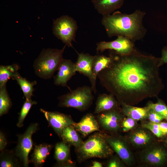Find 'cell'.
Wrapping results in <instances>:
<instances>
[{
  "instance_id": "cell-1",
  "label": "cell",
  "mask_w": 167,
  "mask_h": 167,
  "mask_svg": "<svg viewBox=\"0 0 167 167\" xmlns=\"http://www.w3.org/2000/svg\"><path fill=\"white\" fill-rule=\"evenodd\" d=\"M109 55L111 63L97 77L120 105H132L156 97L164 88L159 72L160 58L143 54L136 49L126 55L111 50Z\"/></svg>"
},
{
  "instance_id": "cell-2",
  "label": "cell",
  "mask_w": 167,
  "mask_h": 167,
  "mask_svg": "<svg viewBox=\"0 0 167 167\" xmlns=\"http://www.w3.org/2000/svg\"><path fill=\"white\" fill-rule=\"evenodd\" d=\"M145 14L139 10L130 14L115 11L103 16L101 23L109 37L125 36L135 42L143 38L147 33L143 24Z\"/></svg>"
},
{
  "instance_id": "cell-3",
  "label": "cell",
  "mask_w": 167,
  "mask_h": 167,
  "mask_svg": "<svg viewBox=\"0 0 167 167\" xmlns=\"http://www.w3.org/2000/svg\"><path fill=\"white\" fill-rule=\"evenodd\" d=\"M76 149L78 161L80 162L92 158H106L112 156L114 152L104 134L100 132L91 135Z\"/></svg>"
},
{
  "instance_id": "cell-4",
  "label": "cell",
  "mask_w": 167,
  "mask_h": 167,
  "mask_svg": "<svg viewBox=\"0 0 167 167\" xmlns=\"http://www.w3.org/2000/svg\"><path fill=\"white\" fill-rule=\"evenodd\" d=\"M66 45L61 49H44L34 61L33 67L36 74L44 79H50L58 71L63 59Z\"/></svg>"
},
{
  "instance_id": "cell-5",
  "label": "cell",
  "mask_w": 167,
  "mask_h": 167,
  "mask_svg": "<svg viewBox=\"0 0 167 167\" xmlns=\"http://www.w3.org/2000/svg\"><path fill=\"white\" fill-rule=\"evenodd\" d=\"M93 91L91 86H87L78 87L58 97V106L71 107L80 111L88 109L94 99Z\"/></svg>"
},
{
  "instance_id": "cell-6",
  "label": "cell",
  "mask_w": 167,
  "mask_h": 167,
  "mask_svg": "<svg viewBox=\"0 0 167 167\" xmlns=\"http://www.w3.org/2000/svg\"><path fill=\"white\" fill-rule=\"evenodd\" d=\"M78 28L77 22L73 18L64 15L54 21L53 33L68 47H73L72 43L75 41Z\"/></svg>"
},
{
  "instance_id": "cell-7",
  "label": "cell",
  "mask_w": 167,
  "mask_h": 167,
  "mask_svg": "<svg viewBox=\"0 0 167 167\" xmlns=\"http://www.w3.org/2000/svg\"><path fill=\"white\" fill-rule=\"evenodd\" d=\"M136 49L134 42L130 39L119 36L116 39L111 41H102L98 43L96 50L98 53L109 49L121 55H126L131 53Z\"/></svg>"
},
{
  "instance_id": "cell-8",
  "label": "cell",
  "mask_w": 167,
  "mask_h": 167,
  "mask_svg": "<svg viewBox=\"0 0 167 167\" xmlns=\"http://www.w3.org/2000/svg\"><path fill=\"white\" fill-rule=\"evenodd\" d=\"M37 124H32L29 126L24 134L19 136L16 154L23 162L24 167L28 166V156L32 147V137L37 130Z\"/></svg>"
},
{
  "instance_id": "cell-9",
  "label": "cell",
  "mask_w": 167,
  "mask_h": 167,
  "mask_svg": "<svg viewBox=\"0 0 167 167\" xmlns=\"http://www.w3.org/2000/svg\"><path fill=\"white\" fill-rule=\"evenodd\" d=\"M122 113L119 109L98 114L97 120L99 125L104 130L116 132L121 129L123 120Z\"/></svg>"
},
{
  "instance_id": "cell-10",
  "label": "cell",
  "mask_w": 167,
  "mask_h": 167,
  "mask_svg": "<svg viewBox=\"0 0 167 167\" xmlns=\"http://www.w3.org/2000/svg\"><path fill=\"white\" fill-rule=\"evenodd\" d=\"M104 135L113 150L124 163L131 165L134 161L133 156L126 140L120 136Z\"/></svg>"
},
{
  "instance_id": "cell-11",
  "label": "cell",
  "mask_w": 167,
  "mask_h": 167,
  "mask_svg": "<svg viewBox=\"0 0 167 167\" xmlns=\"http://www.w3.org/2000/svg\"><path fill=\"white\" fill-rule=\"evenodd\" d=\"M141 158L143 162L148 164L161 166L167 161V150L161 146L149 145L143 152Z\"/></svg>"
},
{
  "instance_id": "cell-12",
  "label": "cell",
  "mask_w": 167,
  "mask_h": 167,
  "mask_svg": "<svg viewBox=\"0 0 167 167\" xmlns=\"http://www.w3.org/2000/svg\"><path fill=\"white\" fill-rule=\"evenodd\" d=\"M40 110L44 113L50 125L59 136L63 129L75 123L69 115L57 112L46 111L42 109Z\"/></svg>"
},
{
  "instance_id": "cell-13",
  "label": "cell",
  "mask_w": 167,
  "mask_h": 167,
  "mask_svg": "<svg viewBox=\"0 0 167 167\" xmlns=\"http://www.w3.org/2000/svg\"><path fill=\"white\" fill-rule=\"evenodd\" d=\"M57 75L54 77V84L57 86L67 87L68 81L76 74L75 63L71 60L63 58L58 68Z\"/></svg>"
},
{
  "instance_id": "cell-14",
  "label": "cell",
  "mask_w": 167,
  "mask_h": 167,
  "mask_svg": "<svg viewBox=\"0 0 167 167\" xmlns=\"http://www.w3.org/2000/svg\"><path fill=\"white\" fill-rule=\"evenodd\" d=\"M73 125L78 132L84 137H86L95 131L102 132L97 120L91 113L87 114L79 122H75Z\"/></svg>"
},
{
  "instance_id": "cell-15",
  "label": "cell",
  "mask_w": 167,
  "mask_h": 167,
  "mask_svg": "<svg viewBox=\"0 0 167 167\" xmlns=\"http://www.w3.org/2000/svg\"><path fill=\"white\" fill-rule=\"evenodd\" d=\"M153 134L147 129L138 128L130 135L129 140L134 146L138 147H147L153 140Z\"/></svg>"
},
{
  "instance_id": "cell-16",
  "label": "cell",
  "mask_w": 167,
  "mask_h": 167,
  "mask_svg": "<svg viewBox=\"0 0 167 167\" xmlns=\"http://www.w3.org/2000/svg\"><path fill=\"white\" fill-rule=\"evenodd\" d=\"M75 63L76 71L88 77L90 82L92 79V69L95 56L88 53H78Z\"/></svg>"
},
{
  "instance_id": "cell-17",
  "label": "cell",
  "mask_w": 167,
  "mask_h": 167,
  "mask_svg": "<svg viewBox=\"0 0 167 167\" xmlns=\"http://www.w3.org/2000/svg\"><path fill=\"white\" fill-rule=\"evenodd\" d=\"M120 105L114 96L110 93L100 94L97 98L94 113L96 114L119 109Z\"/></svg>"
},
{
  "instance_id": "cell-18",
  "label": "cell",
  "mask_w": 167,
  "mask_h": 167,
  "mask_svg": "<svg viewBox=\"0 0 167 167\" xmlns=\"http://www.w3.org/2000/svg\"><path fill=\"white\" fill-rule=\"evenodd\" d=\"M70 145L63 141L58 143L55 145L54 156L58 164L60 166H73L74 165L71 158Z\"/></svg>"
},
{
  "instance_id": "cell-19",
  "label": "cell",
  "mask_w": 167,
  "mask_h": 167,
  "mask_svg": "<svg viewBox=\"0 0 167 167\" xmlns=\"http://www.w3.org/2000/svg\"><path fill=\"white\" fill-rule=\"evenodd\" d=\"M111 60L110 55L108 57L104 55H95L92 69V79L91 82L94 93L95 94L97 92L96 80L98 74L109 66Z\"/></svg>"
},
{
  "instance_id": "cell-20",
  "label": "cell",
  "mask_w": 167,
  "mask_h": 167,
  "mask_svg": "<svg viewBox=\"0 0 167 167\" xmlns=\"http://www.w3.org/2000/svg\"><path fill=\"white\" fill-rule=\"evenodd\" d=\"M124 0H92L97 11L103 16L111 14L120 8Z\"/></svg>"
},
{
  "instance_id": "cell-21",
  "label": "cell",
  "mask_w": 167,
  "mask_h": 167,
  "mask_svg": "<svg viewBox=\"0 0 167 167\" xmlns=\"http://www.w3.org/2000/svg\"><path fill=\"white\" fill-rule=\"evenodd\" d=\"M121 111L122 114L136 121L143 120L147 119L150 108L148 106L139 107L125 103L121 105Z\"/></svg>"
},
{
  "instance_id": "cell-22",
  "label": "cell",
  "mask_w": 167,
  "mask_h": 167,
  "mask_svg": "<svg viewBox=\"0 0 167 167\" xmlns=\"http://www.w3.org/2000/svg\"><path fill=\"white\" fill-rule=\"evenodd\" d=\"M63 141L77 148L80 146L84 141L73 125L63 129L60 135Z\"/></svg>"
},
{
  "instance_id": "cell-23",
  "label": "cell",
  "mask_w": 167,
  "mask_h": 167,
  "mask_svg": "<svg viewBox=\"0 0 167 167\" xmlns=\"http://www.w3.org/2000/svg\"><path fill=\"white\" fill-rule=\"evenodd\" d=\"M52 148L51 145L46 144L35 146L32 156V161L36 166H41L44 163Z\"/></svg>"
},
{
  "instance_id": "cell-24",
  "label": "cell",
  "mask_w": 167,
  "mask_h": 167,
  "mask_svg": "<svg viewBox=\"0 0 167 167\" xmlns=\"http://www.w3.org/2000/svg\"><path fill=\"white\" fill-rule=\"evenodd\" d=\"M13 79L15 80L20 86L26 99H30L34 91V86L36 84V81L31 82L21 76L18 72L15 74Z\"/></svg>"
},
{
  "instance_id": "cell-25",
  "label": "cell",
  "mask_w": 167,
  "mask_h": 167,
  "mask_svg": "<svg viewBox=\"0 0 167 167\" xmlns=\"http://www.w3.org/2000/svg\"><path fill=\"white\" fill-rule=\"evenodd\" d=\"M19 66L17 64H13L8 66H0V88L6 85L7 82L10 78H13L18 72Z\"/></svg>"
},
{
  "instance_id": "cell-26",
  "label": "cell",
  "mask_w": 167,
  "mask_h": 167,
  "mask_svg": "<svg viewBox=\"0 0 167 167\" xmlns=\"http://www.w3.org/2000/svg\"><path fill=\"white\" fill-rule=\"evenodd\" d=\"M11 105V102L6 85L0 88V115L6 114Z\"/></svg>"
},
{
  "instance_id": "cell-27",
  "label": "cell",
  "mask_w": 167,
  "mask_h": 167,
  "mask_svg": "<svg viewBox=\"0 0 167 167\" xmlns=\"http://www.w3.org/2000/svg\"><path fill=\"white\" fill-rule=\"evenodd\" d=\"M147 106L161 115L167 121V105L162 100L158 99L156 103L149 102Z\"/></svg>"
},
{
  "instance_id": "cell-28",
  "label": "cell",
  "mask_w": 167,
  "mask_h": 167,
  "mask_svg": "<svg viewBox=\"0 0 167 167\" xmlns=\"http://www.w3.org/2000/svg\"><path fill=\"white\" fill-rule=\"evenodd\" d=\"M36 104L37 102L36 101H32L31 98L26 99L20 113L18 121L17 124L18 127H20L23 126L24 119L32 106Z\"/></svg>"
},
{
  "instance_id": "cell-29",
  "label": "cell",
  "mask_w": 167,
  "mask_h": 167,
  "mask_svg": "<svg viewBox=\"0 0 167 167\" xmlns=\"http://www.w3.org/2000/svg\"><path fill=\"white\" fill-rule=\"evenodd\" d=\"M142 127L150 131L154 135L158 138L163 136L158 123H155L149 121L142 123Z\"/></svg>"
},
{
  "instance_id": "cell-30",
  "label": "cell",
  "mask_w": 167,
  "mask_h": 167,
  "mask_svg": "<svg viewBox=\"0 0 167 167\" xmlns=\"http://www.w3.org/2000/svg\"><path fill=\"white\" fill-rule=\"evenodd\" d=\"M1 158L0 167H16L18 165L17 161L10 155L3 154Z\"/></svg>"
},
{
  "instance_id": "cell-31",
  "label": "cell",
  "mask_w": 167,
  "mask_h": 167,
  "mask_svg": "<svg viewBox=\"0 0 167 167\" xmlns=\"http://www.w3.org/2000/svg\"><path fill=\"white\" fill-rule=\"evenodd\" d=\"M136 124V121L131 118L127 117L123 120L121 127L123 131L127 132L134 128Z\"/></svg>"
},
{
  "instance_id": "cell-32",
  "label": "cell",
  "mask_w": 167,
  "mask_h": 167,
  "mask_svg": "<svg viewBox=\"0 0 167 167\" xmlns=\"http://www.w3.org/2000/svg\"><path fill=\"white\" fill-rule=\"evenodd\" d=\"M124 162L117 155L111 156L107 164V167H123L125 165Z\"/></svg>"
},
{
  "instance_id": "cell-33",
  "label": "cell",
  "mask_w": 167,
  "mask_h": 167,
  "mask_svg": "<svg viewBox=\"0 0 167 167\" xmlns=\"http://www.w3.org/2000/svg\"><path fill=\"white\" fill-rule=\"evenodd\" d=\"M147 119L151 122L156 123H159L164 119L161 115L151 109L148 113Z\"/></svg>"
},
{
  "instance_id": "cell-34",
  "label": "cell",
  "mask_w": 167,
  "mask_h": 167,
  "mask_svg": "<svg viewBox=\"0 0 167 167\" xmlns=\"http://www.w3.org/2000/svg\"><path fill=\"white\" fill-rule=\"evenodd\" d=\"M167 63V46L164 47L161 51V57L160 58V66Z\"/></svg>"
},
{
  "instance_id": "cell-35",
  "label": "cell",
  "mask_w": 167,
  "mask_h": 167,
  "mask_svg": "<svg viewBox=\"0 0 167 167\" xmlns=\"http://www.w3.org/2000/svg\"><path fill=\"white\" fill-rule=\"evenodd\" d=\"M7 144L6 139L3 133L0 132V149L3 150Z\"/></svg>"
},
{
  "instance_id": "cell-36",
  "label": "cell",
  "mask_w": 167,
  "mask_h": 167,
  "mask_svg": "<svg viewBox=\"0 0 167 167\" xmlns=\"http://www.w3.org/2000/svg\"><path fill=\"white\" fill-rule=\"evenodd\" d=\"M158 124L163 136L167 135V122H161Z\"/></svg>"
},
{
  "instance_id": "cell-37",
  "label": "cell",
  "mask_w": 167,
  "mask_h": 167,
  "mask_svg": "<svg viewBox=\"0 0 167 167\" xmlns=\"http://www.w3.org/2000/svg\"><path fill=\"white\" fill-rule=\"evenodd\" d=\"M103 165L102 164L98 161H93L92 162V167H102Z\"/></svg>"
},
{
  "instance_id": "cell-38",
  "label": "cell",
  "mask_w": 167,
  "mask_h": 167,
  "mask_svg": "<svg viewBox=\"0 0 167 167\" xmlns=\"http://www.w3.org/2000/svg\"><path fill=\"white\" fill-rule=\"evenodd\" d=\"M165 144L167 146V137L166 138V139L165 140Z\"/></svg>"
}]
</instances>
